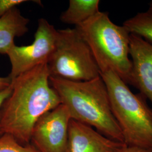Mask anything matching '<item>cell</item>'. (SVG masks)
Masks as SVG:
<instances>
[{
    "instance_id": "7",
    "label": "cell",
    "mask_w": 152,
    "mask_h": 152,
    "mask_svg": "<svg viewBox=\"0 0 152 152\" xmlns=\"http://www.w3.org/2000/svg\"><path fill=\"white\" fill-rule=\"evenodd\" d=\"M71 115L60 104L43 114L33 128L31 144L39 152H65Z\"/></svg>"
},
{
    "instance_id": "18",
    "label": "cell",
    "mask_w": 152,
    "mask_h": 152,
    "mask_svg": "<svg viewBox=\"0 0 152 152\" xmlns=\"http://www.w3.org/2000/svg\"><path fill=\"white\" fill-rule=\"evenodd\" d=\"M148 10L152 11V1H151L149 3V9H148Z\"/></svg>"
},
{
    "instance_id": "2",
    "label": "cell",
    "mask_w": 152,
    "mask_h": 152,
    "mask_svg": "<svg viewBox=\"0 0 152 152\" xmlns=\"http://www.w3.org/2000/svg\"><path fill=\"white\" fill-rule=\"evenodd\" d=\"M49 81L61 104L68 109L71 120L91 126L109 138L124 143L112 111L107 88L100 76L87 81L50 77Z\"/></svg>"
},
{
    "instance_id": "9",
    "label": "cell",
    "mask_w": 152,
    "mask_h": 152,
    "mask_svg": "<svg viewBox=\"0 0 152 152\" xmlns=\"http://www.w3.org/2000/svg\"><path fill=\"white\" fill-rule=\"evenodd\" d=\"M125 145L91 126L71 120L65 152H117Z\"/></svg>"
},
{
    "instance_id": "1",
    "label": "cell",
    "mask_w": 152,
    "mask_h": 152,
    "mask_svg": "<svg viewBox=\"0 0 152 152\" xmlns=\"http://www.w3.org/2000/svg\"><path fill=\"white\" fill-rule=\"evenodd\" d=\"M48 63L33 68L12 80V90L0 107V131L20 144L31 143L33 128L45 113L61 103L49 81Z\"/></svg>"
},
{
    "instance_id": "15",
    "label": "cell",
    "mask_w": 152,
    "mask_h": 152,
    "mask_svg": "<svg viewBox=\"0 0 152 152\" xmlns=\"http://www.w3.org/2000/svg\"><path fill=\"white\" fill-rule=\"evenodd\" d=\"M12 90V83L11 82V84L9 87L6 88L3 90L0 91V107L1 105L3 103V102L5 101L6 99L9 97V96L10 95ZM3 135L2 132L0 131V137Z\"/></svg>"
},
{
    "instance_id": "4",
    "label": "cell",
    "mask_w": 152,
    "mask_h": 152,
    "mask_svg": "<svg viewBox=\"0 0 152 152\" xmlns=\"http://www.w3.org/2000/svg\"><path fill=\"white\" fill-rule=\"evenodd\" d=\"M112 113L127 146L152 149V109L113 71L100 73Z\"/></svg>"
},
{
    "instance_id": "17",
    "label": "cell",
    "mask_w": 152,
    "mask_h": 152,
    "mask_svg": "<svg viewBox=\"0 0 152 152\" xmlns=\"http://www.w3.org/2000/svg\"><path fill=\"white\" fill-rule=\"evenodd\" d=\"M12 82V80L7 76L5 77H0V91L6 89L10 86Z\"/></svg>"
},
{
    "instance_id": "5",
    "label": "cell",
    "mask_w": 152,
    "mask_h": 152,
    "mask_svg": "<svg viewBox=\"0 0 152 152\" xmlns=\"http://www.w3.org/2000/svg\"><path fill=\"white\" fill-rule=\"evenodd\" d=\"M48 67L50 77L73 81H87L100 76L91 50L76 28L57 30Z\"/></svg>"
},
{
    "instance_id": "3",
    "label": "cell",
    "mask_w": 152,
    "mask_h": 152,
    "mask_svg": "<svg viewBox=\"0 0 152 152\" xmlns=\"http://www.w3.org/2000/svg\"><path fill=\"white\" fill-rule=\"evenodd\" d=\"M75 28L88 45L100 72L113 71L129 84L132 62L127 29L112 22L108 12L100 11Z\"/></svg>"
},
{
    "instance_id": "11",
    "label": "cell",
    "mask_w": 152,
    "mask_h": 152,
    "mask_svg": "<svg viewBox=\"0 0 152 152\" xmlns=\"http://www.w3.org/2000/svg\"><path fill=\"white\" fill-rule=\"evenodd\" d=\"M99 0H69L68 9L60 15V21L77 27L99 11Z\"/></svg>"
},
{
    "instance_id": "6",
    "label": "cell",
    "mask_w": 152,
    "mask_h": 152,
    "mask_svg": "<svg viewBox=\"0 0 152 152\" xmlns=\"http://www.w3.org/2000/svg\"><path fill=\"white\" fill-rule=\"evenodd\" d=\"M57 29L46 19H38L34 41L28 46H12L6 55L11 63L9 77L12 80L22 73L45 63H48L54 51Z\"/></svg>"
},
{
    "instance_id": "8",
    "label": "cell",
    "mask_w": 152,
    "mask_h": 152,
    "mask_svg": "<svg viewBox=\"0 0 152 152\" xmlns=\"http://www.w3.org/2000/svg\"><path fill=\"white\" fill-rule=\"evenodd\" d=\"M130 56L132 69L130 83L152 104V45L130 34Z\"/></svg>"
},
{
    "instance_id": "12",
    "label": "cell",
    "mask_w": 152,
    "mask_h": 152,
    "mask_svg": "<svg viewBox=\"0 0 152 152\" xmlns=\"http://www.w3.org/2000/svg\"><path fill=\"white\" fill-rule=\"evenodd\" d=\"M130 34H135L152 45V11L137 12L122 24Z\"/></svg>"
},
{
    "instance_id": "16",
    "label": "cell",
    "mask_w": 152,
    "mask_h": 152,
    "mask_svg": "<svg viewBox=\"0 0 152 152\" xmlns=\"http://www.w3.org/2000/svg\"><path fill=\"white\" fill-rule=\"evenodd\" d=\"M117 152H152V149H143L137 147H130L125 145Z\"/></svg>"
},
{
    "instance_id": "14",
    "label": "cell",
    "mask_w": 152,
    "mask_h": 152,
    "mask_svg": "<svg viewBox=\"0 0 152 152\" xmlns=\"http://www.w3.org/2000/svg\"><path fill=\"white\" fill-rule=\"evenodd\" d=\"M29 2L27 0H0V18L10 9L22 4Z\"/></svg>"
},
{
    "instance_id": "13",
    "label": "cell",
    "mask_w": 152,
    "mask_h": 152,
    "mask_svg": "<svg viewBox=\"0 0 152 152\" xmlns=\"http://www.w3.org/2000/svg\"><path fill=\"white\" fill-rule=\"evenodd\" d=\"M0 152H39L30 143L23 145L11 135L4 134L0 137Z\"/></svg>"
},
{
    "instance_id": "10",
    "label": "cell",
    "mask_w": 152,
    "mask_h": 152,
    "mask_svg": "<svg viewBox=\"0 0 152 152\" xmlns=\"http://www.w3.org/2000/svg\"><path fill=\"white\" fill-rule=\"evenodd\" d=\"M29 22V19L23 16L17 7L12 8L0 18V54H6L15 45L14 38L28 32Z\"/></svg>"
}]
</instances>
